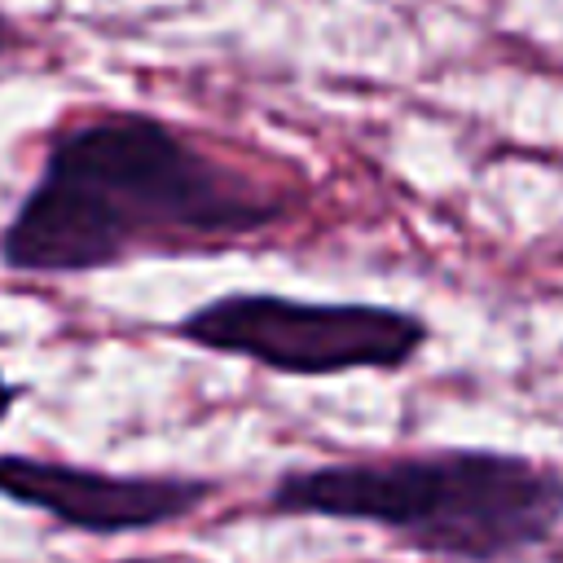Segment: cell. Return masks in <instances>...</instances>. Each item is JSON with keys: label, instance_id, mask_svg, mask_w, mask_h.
I'll use <instances>...</instances> for the list:
<instances>
[{"label": "cell", "instance_id": "7", "mask_svg": "<svg viewBox=\"0 0 563 563\" xmlns=\"http://www.w3.org/2000/svg\"><path fill=\"white\" fill-rule=\"evenodd\" d=\"M4 40H9V22H4V13H0V48H4Z\"/></svg>", "mask_w": 563, "mask_h": 563}, {"label": "cell", "instance_id": "6", "mask_svg": "<svg viewBox=\"0 0 563 563\" xmlns=\"http://www.w3.org/2000/svg\"><path fill=\"white\" fill-rule=\"evenodd\" d=\"M119 563H194V559H119Z\"/></svg>", "mask_w": 563, "mask_h": 563}, {"label": "cell", "instance_id": "4", "mask_svg": "<svg viewBox=\"0 0 563 563\" xmlns=\"http://www.w3.org/2000/svg\"><path fill=\"white\" fill-rule=\"evenodd\" d=\"M216 493L194 475H119L79 462H53L31 453H0V497L40 510L57 528L88 537L150 532L189 519Z\"/></svg>", "mask_w": 563, "mask_h": 563}, {"label": "cell", "instance_id": "5", "mask_svg": "<svg viewBox=\"0 0 563 563\" xmlns=\"http://www.w3.org/2000/svg\"><path fill=\"white\" fill-rule=\"evenodd\" d=\"M22 400V383H9L4 378V369H0V422L13 413V405Z\"/></svg>", "mask_w": 563, "mask_h": 563}, {"label": "cell", "instance_id": "1", "mask_svg": "<svg viewBox=\"0 0 563 563\" xmlns=\"http://www.w3.org/2000/svg\"><path fill=\"white\" fill-rule=\"evenodd\" d=\"M282 216L273 189L163 119L114 110L57 132L0 229V264L26 277H79L136 255L224 251Z\"/></svg>", "mask_w": 563, "mask_h": 563}, {"label": "cell", "instance_id": "2", "mask_svg": "<svg viewBox=\"0 0 563 563\" xmlns=\"http://www.w3.org/2000/svg\"><path fill=\"white\" fill-rule=\"evenodd\" d=\"M268 510L374 523L453 563H506L563 523V475L493 449L352 457L277 475Z\"/></svg>", "mask_w": 563, "mask_h": 563}, {"label": "cell", "instance_id": "3", "mask_svg": "<svg viewBox=\"0 0 563 563\" xmlns=\"http://www.w3.org/2000/svg\"><path fill=\"white\" fill-rule=\"evenodd\" d=\"M176 339L242 356L286 378H330L352 369H400L427 343V321L387 303H330L273 290H233L189 308Z\"/></svg>", "mask_w": 563, "mask_h": 563}]
</instances>
